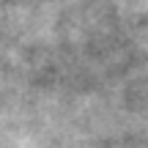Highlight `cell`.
I'll return each instance as SVG.
<instances>
[]
</instances>
